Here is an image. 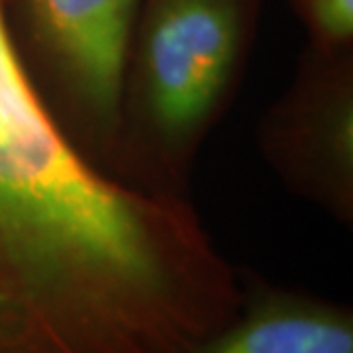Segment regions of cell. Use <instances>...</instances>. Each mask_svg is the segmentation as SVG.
I'll use <instances>...</instances> for the list:
<instances>
[{"instance_id": "cell-1", "label": "cell", "mask_w": 353, "mask_h": 353, "mask_svg": "<svg viewBox=\"0 0 353 353\" xmlns=\"http://www.w3.org/2000/svg\"><path fill=\"white\" fill-rule=\"evenodd\" d=\"M148 234V199L65 134L0 0V353L48 352L124 283Z\"/></svg>"}, {"instance_id": "cell-2", "label": "cell", "mask_w": 353, "mask_h": 353, "mask_svg": "<svg viewBox=\"0 0 353 353\" xmlns=\"http://www.w3.org/2000/svg\"><path fill=\"white\" fill-rule=\"evenodd\" d=\"M241 41L240 0H152L145 16L141 101L157 136L183 145L212 116Z\"/></svg>"}, {"instance_id": "cell-3", "label": "cell", "mask_w": 353, "mask_h": 353, "mask_svg": "<svg viewBox=\"0 0 353 353\" xmlns=\"http://www.w3.org/2000/svg\"><path fill=\"white\" fill-rule=\"evenodd\" d=\"M32 38L81 120L118 130L138 0H24Z\"/></svg>"}, {"instance_id": "cell-4", "label": "cell", "mask_w": 353, "mask_h": 353, "mask_svg": "<svg viewBox=\"0 0 353 353\" xmlns=\"http://www.w3.org/2000/svg\"><path fill=\"white\" fill-rule=\"evenodd\" d=\"M238 314L189 353H353V310L241 277Z\"/></svg>"}, {"instance_id": "cell-5", "label": "cell", "mask_w": 353, "mask_h": 353, "mask_svg": "<svg viewBox=\"0 0 353 353\" xmlns=\"http://www.w3.org/2000/svg\"><path fill=\"white\" fill-rule=\"evenodd\" d=\"M316 32L330 43H345L353 34V0H308Z\"/></svg>"}]
</instances>
